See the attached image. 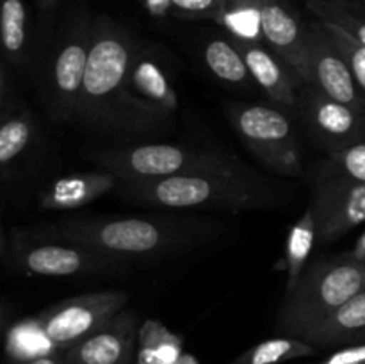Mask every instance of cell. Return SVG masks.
<instances>
[{"mask_svg": "<svg viewBox=\"0 0 365 364\" xmlns=\"http://www.w3.org/2000/svg\"><path fill=\"white\" fill-rule=\"evenodd\" d=\"M349 2L356 4V6H360V7H362V9H365V0H349Z\"/></svg>", "mask_w": 365, "mask_h": 364, "instance_id": "35", "label": "cell"}, {"mask_svg": "<svg viewBox=\"0 0 365 364\" xmlns=\"http://www.w3.org/2000/svg\"><path fill=\"white\" fill-rule=\"evenodd\" d=\"M120 186L121 178L109 170L78 171L56 178L41 189L38 206L43 211H77L109 193H116Z\"/></svg>", "mask_w": 365, "mask_h": 364, "instance_id": "18", "label": "cell"}, {"mask_svg": "<svg viewBox=\"0 0 365 364\" xmlns=\"http://www.w3.org/2000/svg\"><path fill=\"white\" fill-rule=\"evenodd\" d=\"M139 38L107 14L93 20V39L73 127L114 139H145L164 134L173 120L135 98L128 86Z\"/></svg>", "mask_w": 365, "mask_h": 364, "instance_id": "1", "label": "cell"}, {"mask_svg": "<svg viewBox=\"0 0 365 364\" xmlns=\"http://www.w3.org/2000/svg\"><path fill=\"white\" fill-rule=\"evenodd\" d=\"M362 291L365 261L355 256L319 257L309 263L296 288L284 295L277 334L302 338Z\"/></svg>", "mask_w": 365, "mask_h": 364, "instance_id": "4", "label": "cell"}, {"mask_svg": "<svg viewBox=\"0 0 365 364\" xmlns=\"http://www.w3.org/2000/svg\"><path fill=\"white\" fill-rule=\"evenodd\" d=\"M0 39L4 61L25 70L31 57V11L25 0H0Z\"/></svg>", "mask_w": 365, "mask_h": 364, "instance_id": "20", "label": "cell"}, {"mask_svg": "<svg viewBox=\"0 0 365 364\" xmlns=\"http://www.w3.org/2000/svg\"><path fill=\"white\" fill-rule=\"evenodd\" d=\"M139 327L138 314L125 307L98 330L61 353L68 364H134Z\"/></svg>", "mask_w": 365, "mask_h": 364, "instance_id": "14", "label": "cell"}, {"mask_svg": "<svg viewBox=\"0 0 365 364\" xmlns=\"http://www.w3.org/2000/svg\"><path fill=\"white\" fill-rule=\"evenodd\" d=\"M116 195L138 206L173 211L274 209L292 198V189L255 170L195 173L152 181H121Z\"/></svg>", "mask_w": 365, "mask_h": 364, "instance_id": "3", "label": "cell"}, {"mask_svg": "<svg viewBox=\"0 0 365 364\" xmlns=\"http://www.w3.org/2000/svg\"><path fill=\"white\" fill-rule=\"evenodd\" d=\"M184 353V338L160 320L146 318L139 327L134 364H175Z\"/></svg>", "mask_w": 365, "mask_h": 364, "instance_id": "22", "label": "cell"}, {"mask_svg": "<svg viewBox=\"0 0 365 364\" xmlns=\"http://www.w3.org/2000/svg\"><path fill=\"white\" fill-rule=\"evenodd\" d=\"M323 24V21H321ZM327 29L328 36L331 38V41L335 43L339 50H341L342 56L346 57V61L349 63L353 75L356 79V84H359L360 91L365 96V46L360 45L355 38H351L349 34H346L341 29L334 27V25L323 24Z\"/></svg>", "mask_w": 365, "mask_h": 364, "instance_id": "28", "label": "cell"}, {"mask_svg": "<svg viewBox=\"0 0 365 364\" xmlns=\"http://www.w3.org/2000/svg\"><path fill=\"white\" fill-rule=\"evenodd\" d=\"M202 54L203 63L210 74L225 84L237 86V88H250L255 84L246 66L245 57L228 34L209 39Z\"/></svg>", "mask_w": 365, "mask_h": 364, "instance_id": "23", "label": "cell"}, {"mask_svg": "<svg viewBox=\"0 0 365 364\" xmlns=\"http://www.w3.org/2000/svg\"><path fill=\"white\" fill-rule=\"evenodd\" d=\"M307 9L323 24L334 25L365 46V9L349 0H307Z\"/></svg>", "mask_w": 365, "mask_h": 364, "instance_id": "26", "label": "cell"}, {"mask_svg": "<svg viewBox=\"0 0 365 364\" xmlns=\"http://www.w3.org/2000/svg\"><path fill=\"white\" fill-rule=\"evenodd\" d=\"M316 346L309 345L303 339L291 338V335H277V338L266 339V341L252 346L228 364H282L316 355Z\"/></svg>", "mask_w": 365, "mask_h": 364, "instance_id": "25", "label": "cell"}, {"mask_svg": "<svg viewBox=\"0 0 365 364\" xmlns=\"http://www.w3.org/2000/svg\"><path fill=\"white\" fill-rule=\"evenodd\" d=\"M63 2L64 0H34L36 7H38L39 11V16H41L43 20H48V18L52 16L53 11H56Z\"/></svg>", "mask_w": 365, "mask_h": 364, "instance_id": "32", "label": "cell"}, {"mask_svg": "<svg viewBox=\"0 0 365 364\" xmlns=\"http://www.w3.org/2000/svg\"><path fill=\"white\" fill-rule=\"evenodd\" d=\"M93 20L88 7L78 4L68 14L43 70V103L57 125H71L77 114L91 50Z\"/></svg>", "mask_w": 365, "mask_h": 364, "instance_id": "7", "label": "cell"}, {"mask_svg": "<svg viewBox=\"0 0 365 364\" xmlns=\"http://www.w3.org/2000/svg\"><path fill=\"white\" fill-rule=\"evenodd\" d=\"M61 238L120 257L128 263L159 261L187 252L221 232V223L191 216L66 218L48 228Z\"/></svg>", "mask_w": 365, "mask_h": 364, "instance_id": "2", "label": "cell"}, {"mask_svg": "<svg viewBox=\"0 0 365 364\" xmlns=\"http://www.w3.org/2000/svg\"><path fill=\"white\" fill-rule=\"evenodd\" d=\"M2 263L31 277H116L132 263L43 228L13 227L2 236Z\"/></svg>", "mask_w": 365, "mask_h": 364, "instance_id": "5", "label": "cell"}, {"mask_svg": "<svg viewBox=\"0 0 365 364\" xmlns=\"http://www.w3.org/2000/svg\"><path fill=\"white\" fill-rule=\"evenodd\" d=\"M312 364H365V345L344 346Z\"/></svg>", "mask_w": 365, "mask_h": 364, "instance_id": "30", "label": "cell"}, {"mask_svg": "<svg viewBox=\"0 0 365 364\" xmlns=\"http://www.w3.org/2000/svg\"><path fill=\"white\" fill-rule=\"evenodd\" d=\"M130 293L123 289L86 293L46 307L34 318L53 352H64L127 307Z\"/></svg>", "mask_w": 365, "mask_h": 364, "instance_id": "9", "label": "cell"}, {"mask_svg": "<svg viewBox=\"0 0 365 364\" xmlns=\"http://www.w3.org/2000/svg\"><path fill=\"white\" fill-rule=\"evenodd\" d=\"M41 150V127L31 107L9 91V70L4 61L0 77V171L4 184L27 175Z\"/></svg>", "mask_w": 365, "mask_h": 364, "instance_id": "10", "label": "cell"}, {"mask_svg": "<svg viewBox=\"0 0 365 364\" xmlns=\"http://www.w3.org/2000/svg\"><path fill=\"white\" fill-rule=\"evenodd\" d=\"M128 86L135 98L173 120L178 111V95L159 46L139 38L128 71Z\"/></svg>", "mask_w": 365, "mask_h": 364, "instance_id": "16", "label": "cell"}, {"mask_svg": "<svg viewBox=\"0 0 365 364\" xmlns=\"http://www.w3.org/2000/svg\"><path fill=\"white\" fill-rule=\"evenodd\" d=\"M298 113L314 141L327 148L328 153L364 141L365 118L362 114L324 95L316 86H302Z\"/></svg>", "mask_w": 365, "mask_h": 364, "instance_id": "11", "label": "cell"}, {"mask_svg": "<svg viewBox=\"0 0 365 364\" xmlns=\"http://www.w3.org/2000/svg\"><path fill=\"white\" fill-rule=\"evenodd\" d=\"M9 364H68L61 352L39 353V355L25 357V359H11Z\"/></svg>", "mask_w": 365, "mask_h": 364, "instance_id": "31", "label": "cell"}, {"mask_svg": "<svg viewBox=\"0 0 365 364\" xmlns=\"http://www.w3.org/2000/svg\"><path fill=\"white\" fill-rule=\"evenodd\" d=\"M227 114L246 148L267 171L289 178L302 175V153L287 114L260 103H232Z\"/></svg>", "mask_w": 365, "mask_h": 364, "instance_id": "8", "label": "cell"}, {"mask_svg": "<svg viewBox=\"0 0 365 364\" xmlns=\"http://www.w3.org/2000/svg\"><path fill=\"white\" fill-rule=\"evenodd\" d=\"M355 257H356V259L365 261V236L362 238V241H360L359 248L355 250Z\"/></svg>", "mask_w": 365, "mask_h": 364, "instance_id": "34", "label": "cell"}, {"mask_svg": "<svg viewBox=\"0 0 365 364\" xmlns=\"http://www.w3.org/2000/svg\"><path fill=\"white\" fill-rule=\"evenodd\" d=\"M260 24L264 45L273 50L305 84L309 81V21H303L284 0H260Z\"/></svg>", "mask_w": 365, "mask_h": 364, "instance_id": "15", "label": "cell"}, {"mask_svg": "<svg viewBox=\"0 0 365 364\" xmlns=\"http://www.w3.org/2000/svg\"><path fill=\"white\" fill-rule=\"evenodd\" d=\"M153 18L175 16L180 20H217L225 0H141Z\"/></svg>", "mask_w": 365, "mask_h": 364, "instance_id": "27", "label": "cell"}, {"mask_svg": "<svg viewBox=\"0 0 365 364\" xmlns=\"http://www.w3.org/2000/svg\"><path fill=\"white\" fill-rule=\"evenodd\" d=\"M216 24L239 41L264 43L260 0H225Z\"/></svg>", "mask_w": 365, "mask_h": 364, "instance_id": "24", "label": "cell"}, {"mask_svg": "<svg viewBox=\"0 0 365 364\" xmlns=\"http://www.w3.org/2000/svg\"><path fill=\"white\" fill-rule=\"evenodd\" d=\"M175 364H200V360L196 359V357L192 355V353L184 352V353H182V355H180V359H178Z\"/></svg>", "mask_w": 365, "mask_h": 364, "instance_id": "33", "label": "cell"}, {"mask_svg": "<svg viewBox=\"0 0 365 364\" xmlns=\"http://www.w3.org/2000/svg\"><path fill=\"white\" fill-rule=\"evenodd\" d=\"M299 339L316 348L365 345V291L353 296L348 303L307 330Z\"/></svg>", "mask_w": 365, "mask_h": 364, "instance_id": "19", "label": "cell"}, {"mask_svg": "<svg viewBox=\"0 0 365 364\" xmlns=\"http://www.w3.org/2000/svg\"><path fill=\"white\" fill-rule=\"evenodd\" d=\"M307 54L309 81L305 84L316 86L324 95L353 107L365 118V96L356 84L349 63L331 41L324 25L316 18L309 21Z\"/></svg>", "mask_w": 365, "mask_h": 364, "instance_id": "12", "label": "cell"}, {"mask_svg": "<svg viewBox=\"0 0 365 364\" xmlns=\"http://www.w3.org/2000/svg\"><path fill=\"white\" fill-rule=\"evenodd\" d=\"M317 245V223L312 206L305 209V213L296 220L289 232L287 245H285L284 270H285V293L292 291L302 278L303 271L309 266V259L312 250Z\"/></svg>", "mask_w": 365, "mask_h": 364, "instance_id": "21", "label": "cell"}, {"mask_svg": "<svg viewBox=\"0 0 365 364\" xmlns=\"http://www.w3.org/2000/svg\"><path fill=\"white\" fill-rule=\"evenodd\" d=\"M234 43L245 57L255 86L266 93L267 98L289 113L298 111L303 86L298 75L264 43H245L239 39H234Z\"/></svg>", "mask_w": 365, "mask_h": 364, "instance_id": "17", "label": "cell"}, {"mask_svg": "<svg viewBox=\"0 0 365 364\" xmlns=\"http://www.w3.org/2000/svg\"><path fill=\"white\" fill-rule=\"evenodd\" d=\"M91 163L121 181H152L195 173H234L252 170L230 152L175 143H128L114 148L86 150Z\"/></svg>", "mask_w": 365, "mask_h": 364, "instance_id": "6", "label": "cell"}, {"mask_svg": "<svg viewBox=\"0 0 365 364\" xmlns=\"http://www.w3.org/2000/svg\"><path fill=\"white\" fill-rule=\"evenodd\" d=\"M310 206L316 214L317 245H331L365 221V182L339 173L323 178L314 188Z\"/></svg>", "mask_w": 365, "mask_h": 364, "instance_id": "13", "label": "cell"}, {"mask_svg": "<svg viewBox=\"0 0 365 364\" xmlns=\"http://www.w3.org/2000/svg\"><path fill=\"white\" fill-rule=\"evenodd\" d=\"M331 170L339 175L365 182V141L353 143L346 148L330 153Z\"/></svg>", "mask_w": 365, "mask_h": 364, "instance_id": "29", "label": "cell"}]
</instances>
